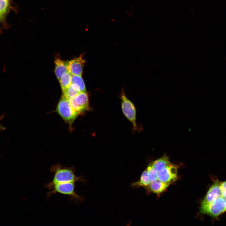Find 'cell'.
Wrapping results in <instances>:
<instances>
[{
    "label": "cell",
    "mask_w": 226,
    "mask_h": 226,
    "mask_svg": "<svg viewBox=\"0 0 226 226\" xmlns=\"http://www.w3.org/2000/svg\"><path fill=\"white\" fill-rule=\"evenodd\" d=\"M49 170L53 174V177L51 181L45 186V187L49 190L56 184L79 181L85 183L87 181L83 176L76 175L75 168L73 166L67 167L57 163L50 166Z\"/></svg>",
    "instance_id": "1"
},
{
    "label": "cell",
    "mask_w": 226,
    "mask_h": 226,
    "mask_svg": "<svg viewBox=\"0 0 226 226\" xmlns=\"http://www.w3.org/2000/svg\"><path fill=\"white\" fill-rule=\"evenodd\" d=\"M56 112L68 124L71 130L73 123L79 114L71 105L68 100L63 95L58 103Z\"/></svg>",
    "instance_id": "2"
},
{
    "label": "cell",
    "mask_w": 226,
    "mask_h": 226,
    "mask_svg": "<svg viewBox=\"0 0 226 226\" xmlns=\"http://www.w3.org/2000/svg\"><path fill=\"white\" fill-rule=\"evenodd\" d=\"M75 183L68 182L56 184L46 194L47 198L56 193L67 196L70 200L75 203H78L84 200L83 196L77 193L75 191Z\"/></svg>",
    "instance_id": "3"
},
{
    "label": "cell",
    "mask_w": 226,
    "mask_h": 226,
    "mask_svg": "<svg viewBox=\"0 0 226 226\" xmlns=\"http://www.w3.org/2000/svg\"><path fill=\"white\" fill-rule=\"evenodd\" d=\"M226 211V199L221 196L208 204L201 207L200 212L212 218L218 219L219 216Z\"/></svg>",
    "instance_id": "4"
},
{
    "label": "cell",
    "mask_w": 226,
    "mask_h": 226,
    "mask_svg": "<svg viewBox=\"0 0 226 226\" xmlns=\"http://www.w3.org/2000/svg\"><path fill=\"white\" fill-rule=\"evenodd\" d=\"M121 108L126 118L132 123L133 132L138 130L139 128L136 123V111L133 103L125 95L123 91L121 95Z\"/></svg>",
    "instance_id": "5"
},
{
    "label": "cell",
    "mask_w": 226,
    "mask_h": 226,
    "mask_svg": "<svg viewBox=\"0 0 226 226\" xmlns=\"http://www.w3.org/2000/svg\"><path fill=\"white\" fill-rule=\"evenodd\" d=\"M68 100L71 105L79 115L91 110L86 92L80 91L75 96Z\"/></svg>",
    "instance_id": "6"
},
{
    "label": "cell",
    "mask_w": 226,
    "mask_h": 226,
    "mask_svg": "<svg viewBox=\"0 0 226 226\" xmlns=\"http://www.w3.org/2000/svg\"><path fill=\"white\" fill-rule=\"evenodd\" d=\"M177 166L171 163L158 173L159 180L170 184L177 179Z\"/></svg>",
    "instance_id": "7"
},
{
    "label": "cell",
    "mask_w": 226,
    "mask_h": 226,
    "mask_svg": "<svg viewBox=\"0 0 226 226\" xmlns=\"http://www.w3.org/2000/svg\"><path fill=\"white\" fill-rule=\"evenodd\" d=\"M85 60L83 58V55L66 62L68 71L72 75L81 76Z\"/></svg>",
    "instance_id": "8"
},
{
    "label": "cell",
    "mask_w": 226,
    "mask_h": 226,
    "mask_svg": "<svg viewBox=\"0 0 226 226\" xmlns=\"http://www.w3.org/2000/svg\"><path fill=\"white\" fill-rule=\"evenodd\" d=\"M221 182L218 180L214 181L202 201L201 207L204 206L218 198L222 196L220 188Z\"/></svg>",
    "instance_id": "9"
},
{
    "label": "cell",
    "mask_w": 226,
    "mask_h": 226,
    "mask_svg": "<svg viewBox=\"0 0 226 226\" xmlns=\"http://www.w3.org/2000/svg\"><path fill=\"white\" fill-rule=\"evenodd\" d=\"M170 184L162 182L159 180L150 183L144 188L148 191L159 194L165 191Z\"/></svg>",
    "instance_id": "10"
},
{
    "label": "cell",
    "mask_w": 226,
    "mask_h": 226,
    "mask_svg": "<svg viewBox=\"0 0 226 226\" xmlns=\"http://www.w3.org/2000/svg\"><path fill=\"white\" fill-rule=\"evenodd\" d=\"M171 162L165 155L153 161L150 164L158 173L163 170Z\"/></svg>",
    "instance_id": "11"
},
{
    "label": "cell",
    "mask_w": 226,
    "mask_h": 226,
    "mask_svg": "<svg viewBox=\"0 0 226 226\" xmlns=\"http://www.w3.org/2000/svg\"><path fill=\"white\" fill-rule=\"evenodd\" d=\"M55 64V73L59 81L62 75L68 71L67 67L66 62L60 58H56L54 61Z\"/></svg>",
    "instance_id": "12"
},
{
    "label": "cell",
    "mask_w": 226,
    "mask_h": 226,
    "mask_svg": "<svg viewBox=\"0 0 226 226\" xmlns=\"http://www.w3.org/2000/svg\"><path fill=\"white\" fill-rule=\"evenodd\" d=\"M150 183L148 177V171L146 168L142 173L139 180L132 182L131 187L133 188H137L141 187H145Z\"/></svg>",
    "instance_id": "13"
},
{
    "label": "cell",
    "mask_w": 226,
    "mask_h": 226,
    "mask_svg": "<svg viewBox=\"0 0 226 226\" xmlns=\"http://www.w3.org/2000/svg\"><path fill=\"white\" fill-rule=\"evenodd\" d=\"M72 76L68 71L62 75L59 81L62 92L66 90L71 84Z\"/></svg>",
    "instance_id": "14"
},
{
    "label": "cell",
    "mask_w": 226,
    "mask_h": 226,
    "mask_svg": "<svg viewBox=\"0 0 226 226\" xmlns=\"http://www.w3.org/2000/svg\"><path fill=\"white\" fill-rule=\"evenodd\" d=\"M80 91L79 89L76 85L71 83L68 88L62 92V95L68 99L75 96Z\"/></svg>",
    "instance_id": "15"
},
{
    "label": "cell",
    "mask_w": 226,
    "mask_h": 226,
    "mask_svg": "<svg viewBox=\"0 0 226 226\" xmlns=\"http://www.w3.org/2000/svg\"><path fill=\"white\" fill-rule=\"evenodd\" d=\"M72 83L76 85L78 87L80 91L86 92L84 83L81 76L72 75Z\"/></svg>",
    "instance_id": "16"
},
{
    "label": "cell",
    "mask_w": 226,
    "mask_h": 226,
    "mask_svg": "<svg viewBox=\"0 0 226 226\" xmlns=\"http://www.w3.org/2000/svg\"><path fill=\"white\" fill-rule=\"evenodd\" d=\"M147 169L148 171V178L150 183L158 180V173L154 169L150 164Z\"/></svg>",
    "instance_id": "17"
},
{
    "label": "cell",
    "mask_w": 226,
    "mask_h": 226,
    "mask_svg": "<svg viewBox=\"0 0 226 226\" xmlns=\"http://www.w3.org/2000/svg\"><path fill=\"white\" fill-rule=\"evenodd\" d=\"M9 0H0V13L1 15L7 10Z\"/></svg>",
    "instance_id": "18"
},
{
    "label": "cell",
    "mask_w": 226,
    "mask_h": 226,
    "mask_svg": "<svg viewBox=\"0 0 226 226\" xmlns=\"http://www.w3.org/2000/svg\"><path fill=\"white\" fill-rule=\"evenodd\" d=\"M220 188L222 196L226 199V181L221 182Z\"/></svg>",
    "instance_id": "19"
},
{
    "label": "cell",
    "mask_w": 226,
    "mask_h": 226,
    "mask_svg": "<svg viewBox=\"0 0 226 226\" xmlns=\"http://www.w3.org/2000/svg\"><path fill=\"white\" fill-rule=\"evenodd\" d=\"M5 116V115L2 114L0 116V131H4L6 129V128L3 126L1 124V121L2 118Z\"/></svg>",
    "instance_id": "20"
},
{
    "label": "cell",
    "mask_w": 226,
    "mask_h": 226,
    "mask_svg": "<svg viewBox=\"0 0 226 226\" xmlns=\"http://www.w3.org/2000/svg\"><path fill=\"white\" fill-rule=\"evenodd\" d=\"M1 16V13H0V16Z\"/></svg>",
    "instance_id": "21"
},
{
    "label": "cell",
    "mask_w": 226,
    "mask_h": 226,
    "mask_svg": "<svg viewBox=\"0 0 226 226\" xmlns=\"http://www.w3.org/2000/svg\"></svg>",
    "instance_id": "22"
}]
</instances>
